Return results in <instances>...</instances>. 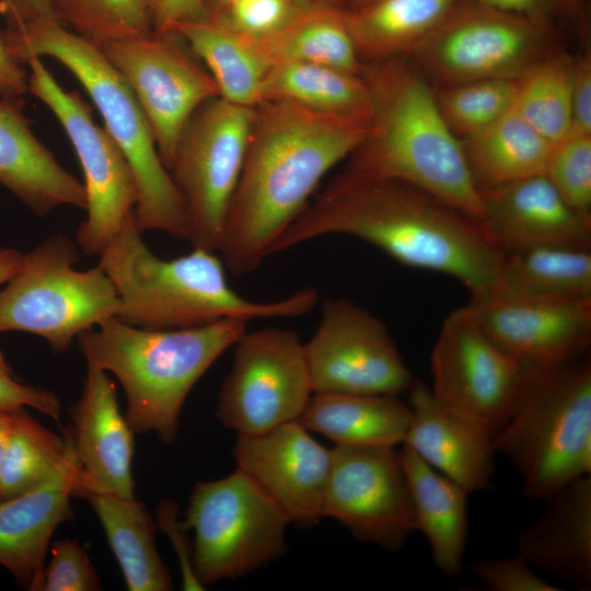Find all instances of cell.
<instances>
[{
    "instance_id": "7c38bea8",
    "label": "cell",
    "mask_w": 591,
    "mask_h": 591,
    "mask_svg": "<svg viewBox=\"0 0 591 591\" xmlns=\"http://www.w3.org/2000/svg\"><path fill=\"white\" fill-rule=\"evenodd\" d=\"M30 67L27 91L56 116L67 134L84 175L86 217L76 232V243L86 255H100L134 213L138 186L121 149L104 127L93 120L92 108L77 91H66L40 58Z\"/></svg>"
},
{
    "instance_id": "4316f807",
    "label": "cell",
    "mask_w": 591,
    "mask_h": 591,
    "mask_svg": "<svg viewBox=\"0 0 591 591\" xmlns=\"http://www.w3.org/2000/svg\"><path fill=\"white\" fill-rule=\"evenodd\" d=\"M412 420L407 402L382 394H313L299 422L335 445L403 443Z\"/></svg>"
},
{
    "instance_id": "d6a6232c",
    "label": "cell",
    "mask_w": 591,
    "mask_h": 591,
    "mask_svg": "<svg viewBox=\"0 0 591 591\" xmlns=\"http://www.w3.org/2000/svg\"><path fill=\"white\" fill-rule=\"evenodd\" d=\"M257 42L271 65L312 62L356 74H360L363 67L344 7L303 8L281 30Z\"/></svg>"
},
{
    "instance_id": "e575fe53",
    "label": "cell",
    "mask_w": 591,
    "mask_h": 591,
    "mask_svg": "<svg viewBox=\"0 0 591 591\" xmlns=\"http://www.w3.org/2000/svg\"><path fill=\"white\" fill-rule=\"evenodd\" d=\"M572 67L559 48L517 80L513 109L552 143L571 131Z\"/></svg>"
},
{
    "instance_id": "1f68e13d",
    "label": "cell",
    "mask_w": 591,
    "mask_h": 591,
    "mask_svg": "<svg viewBox=\"0 0 591 591\" xmlns=\"http://www.w3.org/2000/svg\"><path fill=\"white\" fill-rule=\"evenodd\" d=\"M273 101L326 115L368 120L373 116L371 93L361 74L320 63H273L262 86L260 103Z\"/></svg>"
},
{
    "instance_id": "b9f144b4",
    "label": "cell",
    "mask_w": 591,
    "mask_h": 591,
    "mask_svg": "<svg viewBox=\"0 0 591 591\" xmlns=\"http://www.w3.org/2000/svg\"><path fill=\"white\" fill-rule=\"evenodd\" d=\"M474 576L494 591H559L537 576L519 554L513 557L478 560L470 566Z\"/></svg>"
},
{
    "instance_id": "44dd1931",
    "label": "cell",
    "mask_w": 591,
    "mask_h": 591,
    "mask_svg": "<svg viewBox=\"0 0 591 591\" xmlns=\"http://www.w3.org/2000/svg\"><path fill=\"white\" fill-rule=\"evenodd\" d=\"M483 227L510 252L538 245L590 247L591 215L570 207L544 174L479 189Z\"/></svg>"
},
{
    "instance_id": "d6986e66",
    "label": "cell",
    "mask_w": 591,
    "mask_h": 591,
    "mask_svg": "<svg viewBox=\"0 0 591 591\" xmlns=\"http://www.w3.org/2000/svg\"><path fill=\"white\" fill-rule=\"evenodd\" d=\"M233 455L236 468L253 478L291 522L311 525L324 518L332 449L318 443L298 420L237 436Z\"/></svg>"
},
{
    "instance_id": "4dcf8cb0",
    "label": "cell",
    "mask_w": 591,
    "mask_h": 591,
    "mask_svg": "<svg viewBox=\"0 0 591 591\" xmlns=\"http://www.w3.org/2000/svg\"><path fill=\"white\" fill-rule=\"evenodd\" d=\"M461 142L478 189L544 174L554 144L513 107Z\"/></svg>"
},
{
    "instance_id": "ab89813d",
    "label": "cell",
    "mask_w": 591,
    "mask_h": 591,
    "mask_svg": "<svg viewBox=\"0 0 591 591\" xmlns=\"http://www.w3.org/2000/svg\"><path fill=\"white\" fill-rule=\"evenodd\" d=\"M303 8L298 0H234L211 14L240 33L262 39L286 26Z\"/></svg>"
},
{
    "instance_id": "e0dca14e",
    "label": "cell",
    "mask_w": 591,
    "mask_h": 591,
    "mask_svg": "<svg viewBox=\"0 0 591 591\" xmlns=\"http://www.w3.org/2000/svg\"><path fill=\"white\" fill-rule=\"evenodd\" d=\"M432 394L495 434L519 395L524 364L496 345L466 305L443 321L430 355Z\"/></svg>"
},
{
    "instance_id": "7dc6e473",
    "label": "cell",
    "mask_w": 591,
    "mask_h": 591,
    "mask_svg": "<svg viewBox=\"0 0 591 591\" xmlns=\"http://www.w3.org/2000/svg\"><path fill=\"white\" fill-rule=\"evenodd\" d=\"M206 14L205 0H159L153 10V33H170L177 24Z\"/></svg>"
},
{
    "instance_id": "ffe728a7",
    "label": "cell",
    "mask_w": 591,
    "mask_h": 591,
    "mask_svg": "<svg viewBox=\"0 0 591 591\" xmlns=\"http://www.w3.org/2000/svg\"><path fill=\"white\" fill-rule=\"evenodd\" d=\"M67 430L79 463L76 497H135V432L120 412L116 386L104 370L88 364L83 390Z\"/></svg>"
},
{
    "instance_id": "9f6ffc18",
    "label": "cell",
    "mask_w": 591,
    "mask_h": 591,
    "mask_svg": "<svg viewBox=\"0 0 591 591\" xmlns=\"http://www.w3.org/2000/svg\"><path fill=\"white\" fill-rule=\"evenodd\" d=\"M158 1H159V0H150L151 9H152V14H153V10H154V8H155ZM152 18H153V16H152Z\"/></svg>"
},
{
    "instance_id": "f1b7e54d",
    "label": "cell",
    "mask_w": 591,
    "mask_h": 591,
    "mask_svg": "<svg viewBox=\"0 0 591 591\" xmlns=\"http://www.w3.org/2000/svg\"><path fill=\"white\" fill-rule=\"evenodd\" d=\"M464 0H371L347 9L360 59L408 56Z\"/></svg>"
},
{
    "instance_id": "f5cc1de1",
    "label": "cell",
    "mask_w": 591,
    "mask_h": 591,
    "mask_svg": "<svg viewBox=\"0 0 591 591\" xmlns=\"http://www.w3.org/2000/svg\"><path fill=\"white\" fill-rule=\"evenodd\" d=\"M298 1L304 8L318 7V5L343 7L344 3H347V0H298Z\"/></svg>"
},
{
    "instance_id": "d4e9b609",
    "label": "cell",
    "mask_w": 591,
    "mask_h": 591,
    "mask_svg": "<svg viewBox=\"0 0 591 591\" xmlns=\"http://www.w3.org/2000/svg\"><path fill=\"white\" fill-rule=\"evenodd\" d=\"M545 509L517 538L531 566L587 591L591 589V477L581 476L544 500Z\"/></svg>"
},
{
    "instance_id": "8992f818",
    "label": "cell",
    "mask_w": 591,
    "mask_h": 591,
    "mask_svg": "<svg viewBox=\"0 0 591 591\" xmlns=\"http://www.w3.org/2000/svg\"><path fill=\"white\" fill-rule=\"evenodd\" d=\"M247 329L221 320L181 329H147L109 317L78 336L88 364L112 373L126 397L135 433L175 441L185 401L205 372Z\"/></svg>"
},
{
    "instance_id": "9a60e30c",
    "label": "cell",
    "mask_w": 591,
    "mask_h": 591,
    "mask_svg": "<svg viewBox=\"0 0 591 591\" xmlns=\"http://www.w3.org/2000/svg\"><path fill=\"white\" fill-rule=\"evenodd\" d=\"M102 51L139 102L170 172L179 137L204 102L220 96L210 73L182 48L174 33L108 43Z\"/></svg>"
},
{
    "instance_id": "11a10c76",
    "label": "cell",
    "mask_w": 591,
    "mask_h": 591,
    "mask_svg": "<svg viewBox=\"0 0 591 591\" xmlns=\"http://www.w3.org/2000/svg\"><path fill=\"white\" fill-rule=\"evenodd\" d=\"M371 0H347V4L349 10L357 9L366 3H368Z\"/></svg>"
},
{
    "instance_id": "9c48e42d",
    "label": "cell",
    "mask_w": 591,
    "mask_h": 591,
    "mask_svg": "<svg viewBox=\"0 0 591 591\" xmlns=\"http://www.w3.org/2000/svg\"><path fill=\"white\" fill-rule=\"evenodd\" d=\"M290 519L281 507L240 470L197 482L183 524L192 531L193 567L206 587L244 577L286 549Z\"/></svg>"
},
{
    "instance_id": "f6af8a7d",
    "label": "cell",
    "mask_w": 591,
    "mask_h": 591,
    "mask_svg": "<svg viewBox=\"0 0 591 591\" xmlns=\"http://www.w3.org/2000/svg\"><path fill=\"white\" fill-rule=\"evenodd\" d=\"M157 521L174 546L182 570L184 590H204L205 587L194 571L192 544L185 535L187 530L183 521L178 519L176 503L172 500H162L157 508Z\"/></svg>"
},
{
    "instance_id": "5bb4252c",
    "label": "cell",
    "mask_w": 591,
    "mask_h": 591,
    "mask_svg": "<svg viewBox=\"0 0 591 591\" xmlns=\"http://www.w3.org/2000/svg\"><path fill=\"white\" fill-rule=\"evenodd\" d=\"M304 354L313 394L399 396L414 378L385 324L344 298H327Z\"/></svg>"
},
{
    "instance_id": "603a6c76",
    "label": "cell",
    "mask_w": 591,
    "mask_h": 591,
    "mask_svg": "<svg viewBox=\"0 0 591 591\" xmlns=\"http://www.w3.org/2000/svg\"><path fill=\"white\" fill-rule=\"evenodd\" d=\"M63 436L67 451L53 475L20 496L0 500V565L32 591H40L54 532L73 518L70 499L79 463L67 428Z\"/></svg>"
},
{
    "instance_id": "db71d44e",
    "label": "cell",
    "mask_w": 591,
    "mask_h": 591,
    "mask_svg": "<svg viewBox=\"0 0 591 591\" xmlns=\"http://www.w3.org/2000/svg\"><path fill=\"white\" fill-rule=\"evenodd\" d=\"M234 0H205L206 13L218 12Z\"/></svg>"
},
{
    "instance_id": "681fc988",
    "label": "cell",
    "mask_w": 591,
    "mask_h": 591,
    "mask_svg": "<svg viewBox=\"0 0 591 591\" xmlns=\"http://www.w3.org/2000/svg\"><path fill=\"white\" fill-rule=\"evenodd\" d=\"M27 92L25 69L10 57L0 40V97L23 96Z\"/></svg>"
},
{
    "instance_id": "8d00e7d4",
    "label": "cell",
    "mask_w": 591,
    "mask_h": 591,
    "mask_svg": "<svg viewBox=\"0 0 591 591\" xmlns=\"http://www.w3.org/2000/svg\"><path fill=\"white\" fill-rule=\"evenodd\" d=\"M62 26L97 46L150 36V0H50Z\"/></svg>"
},
{
    "instance_id": "cb8c5ba5",
    "label": "cell",
    "mask_w": 591,
    "mask_h": 591,
    "mask_svg": "<svg viewBox=\"0 0 591 591\" xmlns=\"http://www.w3.org/2000/svg\"><path fill=\"white\" fill-rule=\"evenodd\" d=\"M0 184L38 217L88 205L83 183L34 135L23 96L0 97Z\"/></svg>"
},
{
    "instance_id": "83f0119b",
    "label": "cell",
    "mask_w": 591,
    "mask_h": 591,
    "mask_svg": "<svg viewBox=\"0 0 591 591\" xmlns=\"http://www.w3.org/2000/svg\"><path fill=\"white\" fill-rule=\"evenodd\" d=\"M170 33L185 40L209 68L220 96L256 107L264 80L271 67L257 39L228 25L216 14L175 25Z\"/></svg>"
},
{
    "instance_id": "277c9868",
    "label": "cell",
    "mask_w": 591,
    "mask_h": 591,
    "mask_svg": "<svg viewBox=\"0 0 591 591\" xmlns=\"http://www.w3.org/2000/svg\"><path fill=\"white\" fill-rule=\"evenodd\" d=\"M134 213L100 254L99 266L111 279L119 301L115 317L147 329H181L221 320L250 322L297 317L317 303L314 288L275 301H254L229 285L217 252L193 247L186 255L163 259L143 242Z\"/></svg>"
},
{
    "instance_id": "f35d334b",
    "label": "cell",
    "mask_w": 591,
    "mask_h": 591,
    "mask_svg": "<svg viewBox=\"0 0 591 591\" xmlns=\"http://www.w3.org/2000/svg\"><path fill=\"white\" fill-rule=\"evenodd\" d=\"M544 175L570 207L591 215V135L569 134L554 143Z\"/></svg>"
},
{
    "instance_id": "60d3db41",
    "label": "cell",
    "mask_w": 591,
    "mask_h": 591,
    "mask_svg": "<svg viewBox=\"0 0 591 591\" xmlns=\"http://www.w3.org/2000/svg\"><path fill=\"white\" fill-rule=\"evenodd\" d=\"M101 588L89 555L77 540L62 538L53 544L40 591H94Z\"/></svg>"
},
{
    "instance_id": "30bf717a",
    "label": "cell",
    "mask_w": 591,
    "mask_h": 591,
    "mask_svg": "<svg viewBox=\"0 0 591 591\" xmlns=\"http://www.w3.org/2000/svg\"><path fill=\"white\" fill-rule=\"evenodd\" d=\"M557 26L464 0L407 56L433 86L519 79L558 50Z\"/></svg>"
},
{
    "instance_id": "5b68a950",
    "label": "cell",
    "mask_w": 591,
    "mask_h": 591,
    "mask_svg": "<svg viewBox=\"0 0 591 591\" xmlns=\"http://www.w3.org/2000/svg\"><path fill=\"white\" fill-rule=\"evenodd\" d=\"M0 40L19 65L50 57L67 68L92 99L104 128L126 157L138 186L134 218L138 229L189 239L184 199L159 154L149 121L120 73L96 44L53 18L0 30Z\"/></svg>"
},
{
    "instance_id": "c3c4849f",
    "label": "cell",
    "mask_w": 591,
    "mask_h": 591,
    "mask_svg": "<svg viewBox=\"0 0 591 591\" xmlns=\"http://www.w3.org/2000/svg\"><path fill=\"white\" fill-rule=\"evenodd\" d=\"M0 15L8 28L23 26L43 18H54L50 0H0Z\"/></svg>"
},
{
    "instance_id": "ba28073f",
    "label": "cell",
    "mask_w": 591,
    "mask_h": 591,
    "mask_svg": "<svg viewBox=\"0 0 591 591\" xmlns=\"http://www.w3.org/2000/svg\"><path fill=\"white\" fill-rule=\"evenodd\" d=\"M78 248L56 234L22 253L0 289V332L34 334L62 354L80 334L116 316L119 301L111 279L99 265L78 270Z\"/></svg>"
},
{
    "instance_id": "4fadbf2b",
    "label": "cell",
    "mask_w": 591,
    "mask_h": 591,
    "mask_svg": "<svg viewBox=\"0 0 591 591\" xmlns=\"http://www.w3.org/2000/svg\"><path fill=\"white\" fill-rule=\"evenodd\" d=\"M233 347L218 397L220 422L237 436H252L299 420L313 389L298 334L282 327L246 329Z\"/></svg>"
},
{
    "instance_id": "f907efd6",
    "label": "cell",
    "mask_w": 591,
    "mask_h": 591,
    "mask_svg": "<svg viewBox=\"0 0 591 591\" xmlns=\"http://www.w3.org/2000/svg\"><path fill=\"white\" fill-rule=\"evenodd\" d=\"M22 253L11 247H0V286L4 285L16 271Z\"/></svg>"
},
{
    "instance_id": "816d5d0a",
    "label": "cell",
    "mask_w": 591,
    "mask_h": 591,
    "mask_svg": "<svg viewBox=\"0 0 591 591\" xmlns=\"http://www.w3.org/2000/svg\"><path fill=\"white\" fill-rule=\"evenodd\" d=\"M14 410L0 409V464L12 430Z\"/></svg>"
},
{
    "instance_id": "bcb514c9",
    "label": "cell",
    "mask_w": 591,
    "mask_h": 591,
    "mask_svg": "<svg viewBox=\"0 0 591 591\" xmlns=\"http://www.w3.org/2000/svg\"><path fill=\"white\" fill-rule=\"evenodd\" d=\"M570 134L591 135V53L586 48L573 57Z\"/></svg>"
},
{
    "instance_id": "7bdbcfd3",
    "label": "cell",
    "mask_w": 591,
    "mask_h": 591,
    "mask_svg": "<svg viewBox=\"0 0 591 591\" xmlns=\"http://www.w3.org/2000/svg\"><path fill=\"white\" fill-rule=\"evenodd\" d=\"M34 408L58 421L61 413L59 398L49 390L21 382L0 351V409Z\"/></svg>"
},
{
    "instance_id": "d590c367",
    "label": "cell",
    "mask_w": 591,
    "mask_h": 591,
    "mask_svg": "<svg viewBox=\"0 0 591 591\" xmlns=\"http://www.w3.org/2000/svg\"><path fill=\"white\" fill-rule=\"evenodd\" d=\"M66 451L65 436L47 429L25 407L15 409L0 464V500L14 498L44 483L60 465Z\"/></svg>"
},
{
    "instance_id": "6da1fadb",
    "label": "cell",
    "mask_w": 591,
    "mask_h": 591,
    "mask_svg": "<svg viewBox=\"0 0 591 591\" xmlns=\"http://www.w3.org/2000/svg\"><path fill=\"white\" fill-rule=\"evenodd\" d=\"M325 235L364 241L403 265L459 280L471 294L497 288L505 257L479 222L425 190L344 173L275 241L269 256Z\"/></svg>"
},
{
    "instance_id": "836d02e7",
    "label": "cell",
    "mask_w": 591,
    "mask_h": 591,
    "mask_svg": "<svg viewBox=\"0 0 591 591\" xmlns=\"http://www.w3.org/2000/svg\"><path fill=\"white\" fill-rule=\"evenodd\" d=\"M497 288L553 299H591V250L538 245L503 252Z\"/></svg>"
},
{
    "instance_id": "3957f363",
    "label": "cell",
    "mask_w": 591,
    "mask_h": 591,
    "mask_svg": "<svg viewBox=\"0 0 591 591\" xmlns=\"http://www.w3.org/2000/svg\"><path fill=\"white\" fill-rule=\"evenodd\" d=\"M361 77L372 97V129L344 174L410 184L483 225L479 189L430 81L407 56L363 65Z\"/></svg>"
},
{
    "instance_id": "ee69618b",
    "label": "cell",
    "mask_w": 591,
    "mask_h": 591,
    "mask_svg": "<svg viewBox=\"0 0 591 591\" xmlns=\"http://www.w3.org/2000/svg\"><path fill=\"white\" fill-rule=\"evenodd\" d=\"M486 5L524 15L558 27L561 22L573 23L586 36L582 0H476Z\"/></svg>"
},
{
    "instance_id": "ac0fdd59",
    "label": "cell",
    "mask_w": 591,
    "mask_h": 591,
    "mask_svg": "<svg viewBox=\"0 0 591 591\" xmlns=\"http://www.w3.org/2000/svg\"><path fill=\"white\" fill-rule=\"evenodd\" d=\"M502 350L530 364L564 361L589 350L591 299H553L493 289L466 304Z\"/></svg>"
},
{
    "instance_id": "74e56055",
    "label": "cell",
    "mask_w": 591,
    "mask_h": 591,
    "mask_svg": "<svg viewBox=\"0 0 591 591\" xmlns=\"http://www.w3.org/2000/svg\"><path fill=\"white\" fill-rule=\"evenodd\" d=\"M518 79H485L433 86L437 106L452 132L471 136L513 107Z\"/></svg>"
},
{
    "instance_id": "52a82bcc",
    "label": "cell",
    "mask_w": 591,
    "mask_h": 591,
    "mask_svg": "<svg viewBox=\"0 0 591 591\" xmlns=\"http://www.w3.org/2000/svg\"><path fill=\"white\" fill-rule=\"evenodd\" d=\"M524 364L513 408L494 437L519 472L524 495L544 501L591 473V360L587 352Z\"/></svg>"
},
{
    "instance_id": "7a4b0ae2",
    "label": "cell",
    "mask_w": 591,
    "mask_h": 591,
    "mask_svg": "<svg viewBox=\"0 0 591 591\" xmlns=\"http://www.w3.org/2000/svg\"><path fill=\"white\" fill-rule=\"evenodd\" d=\"M372 120L263 102L218 253L232 275H246L302 213L322 178L368 138Z\"/></svg>"
},
{
    "instance_id": "8fae6325",
    "label": "cell",
    "mask_w": 591,
    "mask_h": 591,
    "mask_svg": "<svg viewBox=\"0 0 591 591\" xmlns=\"http://www.w3.org/2000/svg\"><path fill=\"white\" fill-rule=\"evenodd\" d=\"M256 107L217 96L188 119L170 167L189 220L193 247L218 253L246 158Z\"/></svg>"
},
{
    "instance_id": "f546056e",
    "label": "cell",
    "mask_w": 591,
    "mask_h": 591,
    "mask_svg": "<svg viewBox=\"0 0 591 591\" xmlns=\"http://www.w3.org/2000/svg\"><path fill=\"white\" fill-rule=\"evenodd\" d=\"M105 532L129 591L172 590V578L160 557L155 541V522L136 497L109 494L85 498Z\"/></svg>"
},
{
    "instance_id": "484cf974",
    "label": "cell",
    "mask_w": 591,
    "mask_h": 591,
    "mask_svg": "<svg viewBox=\"0 0 591 591\" xmlns=\"http://www.w3.org/2000/svg\"><path fill=\"white\" fill-rule=\"evenodd\" d=\"M399 456L410 491L416 531L425 535L436 567L444 576L457 578L467 538L468 493L409 447L403 444Z\"/></svg>"
},
{
    "instance_id": "7402d4cb",
    "label": "cell",
    "mask_w": 591,
    "mask_h": 591,
    "mask_svg": "<svg viewBox=\"0 0 591 591\" xmlns=\"http://www.w3.org/2000/svg\"><path fill=\"white\" fill-rule=\"evenodd\" d=\"M406 393L412 420L402 444L468 494L487 489L495 471V432L440 402L422 381L414 379Z\"/></svg>"
},
{
    "instance_id": "2e32d148",
    "label": "cell",
    "mask_w": 591,
    "mask_h": 591,
    "mask_svg": "<svg viewBox=\"0 0 591 591\" xmlns=\"http://www.w3.org/2000/svg\"><path fill=\"white\" fill-rule=\"evenodd\" d=\"M323 517L356 538L398 549L416 531L410 491L399 452L392 447L332 449Z\"/></svg>"
}]
</instances>
